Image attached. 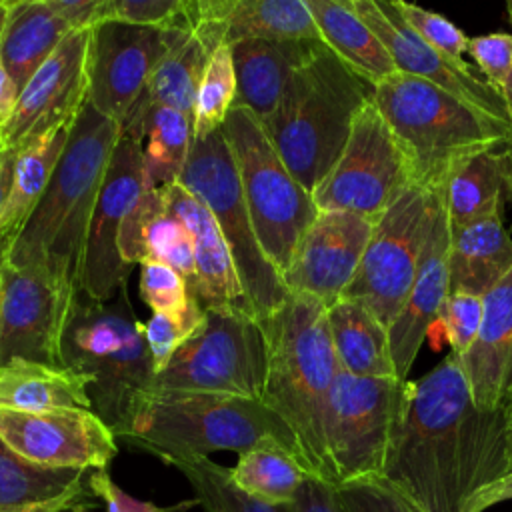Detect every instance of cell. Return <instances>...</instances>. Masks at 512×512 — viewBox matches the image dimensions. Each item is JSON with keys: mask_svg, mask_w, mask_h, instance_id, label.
<instances>
[{"mask_svg": "<svg viewBox=\"0 0 512 512\" xmlns=\"http://www.w3.org/2000/svg\"><path fill=\"white\" fill-rule=\"evenodd\" d=\"M506 410H480L460 358L448 352L418 380H406L382 480L418 512H470L506 474Z\"/></svg>", "mask_w": 512, "mask_h": 512, "instance_id": "6da1fadb", "label": "cell"}, {"mask_svg": "<svg viewBox=\"0 0 512 512\" xmlns=\"http://www.w3.org/2000/svg\"><path fill=\"white\" fill-rule=\"evenodd\" d=\"M120 134L122 128L86 100L46 192L0 262L40 270L82 294L88 230Z\"/></svg>", "mask_w": 512, "mask_h": 512, "instance_id": "7a4b0ae2", "label": "cell"}, {"mask_svg": "<svg viewBox=\"0 0 512 512\" xmlns=\"http://www.w3.org/2000/svg\"><path fill=\"white\" fill-rule=\"evenodd\" d=\"M262 328L268 340V372L260 400L290 428L306 472L332 484L326 410L340 366L328 308L316 298L290 292Z\"/></svg>", "mask_w": 512, "mask_h": 512, "instance_id": "3957f363", "label": "cell"}, {"mask_svg": "<svg viewBox=\"0 0 512 512\" xmlns=\"http://www.w3.org/2000/svg\"><path fill=\"white\" fill-rule=\"evenodd\" d=\"M112 432L166 464L218 450L242 454L262 444H278L302 464L290 428L262 400L148 390L134 398Z\"/></svg>", "mask_w": 512, "mask_h": 512, "instance_id": "277c9868", "label": "cell"}, {"mask_svg": "<svg viewBox=\"0 0 512 512\" xmlns=\"http://www.w3.org/2000/svg\"><path fill=\"white\" fill-rule=\"evenodd\" d=\"M408 168L410 184L436 192L474 156L512 142V124L402 72L372 88Z\"/></svg>", "mask_w": 512, "mask_h": 512, "instance_id": "5b68a950", "label": "cell"}, {"mask_svg": "<svg viewBox=\"0 0 512 512\" xmlns=\"http://www.w3.org/2000/svg\"><path fill=\"white\" fill-rule=\"evenodd\" d=\"M370 98L372 86L318 44L262 122L282 162L310 194L336 164L356 114Z\"/></svg>", "mask_w": 512, "mask_h": 512, "instance_id": "8992f818", "label": "cell"}, {"mask_svg": "<svg viewBox=\"0 0 512 512\" xmlns=\"http://www.w3.org/2000/svg\"><path fill=\"white\" fill-rule=\"evenodd\" d=\"M62 364L92 380V410L110 430L150 388L154 368L126 286L108 302L78 296L62 338Z\"/></svg>", "mask_w": 512, "mask_h": 512, "instance_id": "52a82bcc", "label": "cell"}, {"mask_svg": "<svg viewBox=\"0 0 512 512\" xmlns=\"http://www.w3.org/2000/svg\"><path fill=\"white\" fill-rule=\"evenodd\" d=\"M222 132L236 162L256 238L282 274L320 210L312 194L290 174L250 108L234 104Z\"/></svg>", "mask_w": 512, "mask_h": 512, "instance_id": "ba28073f", "label": "cell"}, {"mask_svg": "<svg viewBox=\"0 0 512 512\" xmlns=\"http://www.w3.org/2000/svg\"><path fill=\"white\" fill-rule=\"evenodd\" d=\"M266 372L262 322L244 308H204L200 328L178 346L148 390L260 400Z\"/></svg>", "mask_w": 512, "mask_h": 512, "instance_id": "9c48e42d", "label": "cell"}, {"mask_svg": "<svg viewBox=\"0 0 512 512\" xmlns=\"http://www.w3.org/2000/svg\"><path fill=\"white\" fill-rule=\"evenodd\" d=\"M178 182L214 216L230 248L246 302L254 316L264 322L284 304L290 292L256 238L236 162L222 128L192 140Z\"/></svg>", "mask_w": 512, "mask_h": 512, "instance_id": "30bf717a", "label": "cell"}, {"mask_svg": "<svg viewBox=\"0 0 512 512\" xmlns=\"http://www.w3.org/2000/svg\"><path fill=\"white\" fill-rule=\"evenodd\" d=\"M440 194L408 184L390 202L374 222L360 266L340 300L362 304L390 328L416 280Z\"/></svg>", "mask_w": 512, "mask_h": 512, "instance_id": "8fae6325", "label": "cell"}, {"mask_svg": "<svg viewBox=\"0 0 512 512\" xmlns=\"http://www.w3.org/2000/svg\"><path fill=\"white\" fill-rule=\"evenodd\" d=\"M404 382L338 370L326 410L332 484L380 478L402 408Z\"/></svg>", "mask_w": 512, "mask_h": 512, "instance_id": "7c38bea8", "label": "cell"}, {"mask_svg": "<svg viewBox=\"0 0 512 512\" xmlns=\"http://www.w3.org/2000/svg\"><path fill=\"white\" fill-rule=\"evenodd\" d=\"M408 184L402 152L370 98L356 114L342 154L312 198L318 210L350 212L376 222Z\"/></svg>", "mask_w": 512, "mask_h": 512, "instance_id": "4fadbf2b", "label": "cell"}, {"mask_svg": "<svg viewBox=\"0 0 512 512\" xmlns=\"http://www.w3.org/2000/svg\"><path fill=\"white\" fill-rule=\"evenodd\" d=\"M78 296L40 270L0 262V366H64L62 338Z\"/></svg>", "mask_w": 512, "mask_h": 512, "instance_id": "5bb4252c", "label": "cell"}, {"mask_svg": "<svg viewBox=\"0 0 512 512\" xmlns=\"http://www.w3.org/2000/svg\"><path fill=\"white\" fill-rule=\"evenodd\" d=\"M172 28L122 22H102L92 28L88 102L120 128L130 120L156 66L168 52Z\"/></svg>", "mask_w": 512, "mask_h": 512, "instance_id": "9a60e30c", "label": "cell"}, {"mask_svg": "<svg viewBox=\"0 0 512 512\" xmlns=\"http://www.w3.org/2000/svg\"><path fill=\"white\" fill-rule=\"evenodd\" d=\"M0 438L18 456L42 468L102 470L118 454L110 426L86 408H0Z\"/></svg>", "mask_w": 512, "mask_h": 512, "instance_id": "2e32d148", "label": "cell"}, {"mask_svg": "<svg viewBox=\"0 0 512 512\" xmlns=\"http://www.w3.org/2000/svg\"><path fill=\"white\" fill-rule=\"evenodd\" d=\"M142 192V152L136 140L122 132L100 186L84 250L80 290L82 296L92 302L112 300L128 282L132 266L124 264L118 250V240L122 222Z\"/></svg>", "mask_w": 512, "mask_h": 512, "instance_id": "e0dca14e", "label": "cell"}, {"mask_svg": "<svg viewBox=\"0 0 512 512\" xmlns=\"http://www.w3.org/2000/svg\"><path fill=\"white\" fill-rule=\"evenodd\" d=\"M90 34L92 28L70 32L20 90L12 120L0 134L4 150H18L76 120L88 100Z\"/></svg>", "mask_w": 512, "mask_h": 512, "instance_id": "ac0fdd59", "label": "cell"}, {"mask_svg": "<svg viewBox=\"0 0 512 512\" xmlns=\"http://www.w3.org/2000/svg\"><path fill=\"white\" fill-rule=\"evenodd\" d=\"M360 18L376 32L398 72L420 78L454 98L508 124L504 98L466 62H456L426 44L400 16L390 0H352Z\"/></svg>", "mask_w": 512, "mask_h": 512, "instance_id": "d6986e66", "label": "cell"}, {"mask_svg": "<svg viewBox=\"0 0 512 512\" xmlns=\"http://www.w3.org/2000/svg\"><path fill=\"white\" fill-rule=\"evenodd\" d=\"M372 228L368 218L320 210L282 272L288 292L316 298L326 308L338 302L360 266Z\"/></svg>", "mask_w": 512, "mask_h": 512, "instance_id": "ffe728a7", "label": "cell"}, {"mask_svg": "<svg viewBox=\"0 0 512 512\" xmlns=\"http://www.w3.org/2000/svg\"><path fill=\"white\" fill-rule=\"evenodd\" d=\"M448 248H450V224L444 208V196L440 194L432 226L424 244L418 274L412 290L388 328L390 354L396 378L408 380L410 368L420 352L422 342L428 336L430 326L436 322L448 294Z\"/></svg>", "mask_w": 512, "mask_h": 512, "instance_id": "44dd1931", "label": "cell"}, {"mask_svg": "<svg viewBox=\"0 0 512 512\" xmlns=\"http://www.w3.org/2000/svg\"><path fill=\"white\" fill-rule=\"evenodd\" d=\"M482 298L480 330L460 366L474 404L496 412L512 404V270Z\"/></svg>", "mask_w": 512, "mask_h": 512, "instance_id": "7402d4cb", "label": "cell"}, {"mask_svg": "<svg viewBox=\"0 0 512 512\" xmlns=\"http://www.w3.org/2000/svg\"><path fill=\"white\" fill-rule=\"evenodd\" d=\"M164 192L170 210L182 220L192 238L198 304L202 308H244L252 312L230 248L210 210L180 182L164 186Z\"/></svg>", "mask_w": 512, "mask_h": 512, "instance_id": "603a6c76", "label": "cell"}, {"mask_svg": "<svg viewBox=\"0 0 512 512\" xmlns=\"http://www.w3.org/2000/svg\"><path fill=\"white\" fill-rule=\"evenodd\" d=\"M118 250L124 264H144L148 260L174 268L196 298L194 248L188 228L170 210L164 188L144 190L122 222Z\"/></svg>", "mask_w": 512, "mask_h": 512, "instance_id": "cb8c5ba5", "label": "cell"}, {"mask_svg": "<svg viewBox=\"0 0 512 512\" xmlns=\"http://www.w3.org/2000/svg\"><path fill=\"white\" fill-rule=\"evenodd\" d=\"M316 40H240L230 44L236 70V102L264 122L282 100L294 72L314 54Z\"/></svg>", "mask_w": 512, "mask_h": 512, "instance_id": "d4e9b609", "label": "cell"}, {"mask_svg": "<svg viewBox=\"0 0 512 512\" xmlns=\"http://www.w3.org/2000/svg\"><path fill=\"white\" fill-rule=\"evenodd\" d=\"M322 44L372 88L394 76V60L376 32L354 10L352 0H306Z\"/></svg>", "mask_w": 512, "mask_h": 512, "instance_id": "484cf974", "label": "cell"}, {"mask_svg": "<svg viewBox=\"0 0 512 512\" xmlns=\"http://www.w3.org/2000/svg\"><path fill=\"white\" fill-rule=\"evenodd\" d=\"M202 16L224 24L226 44L240 40H320L306 0H196Z\"/></svg>", "mask_w": 512, "mask_h": 512, "instance_id": "4316f807", "label": "cell"}, {"mask_svg": "<svg viewBox=\"0 0 512 512\" xmlns=\"http://www.w3.org/2000/svg\"><path fill=\"white\" fill-rule=\"evenodd\" d=\"M122 132L140 146L144 190L164 188L180 180L194 140L190 116L168 106L138 104Z\"/></svg>", "mask_w": 512, "mask_h": 512, "instance_id": "83f0119b", "label": "cell"}, {"mask_svg": "<svg viewBox=\"0 0 512 512\" xmlns=\"http://www.w3.org/2000/svg\"><path fill=\"white\" fill-rule=\"evenodd\" d=\"M70 32L74 30L52 8L50 0L8 2L0 60L18 92Z\"/></svg>", "mask_w": 512, "mask_h": 512, "instance_id": "f1b7e54d", "label": "cell"}, {"mask_svg": "<svg viewBox=\"0 0 512 512\" xmlns=\"http://www.w3.org/2000/svg\"><path fill=\"white\" fill-rule=\"evenodd\" d=\"M512 270V236L502 216L484 218L450 230V292L484 296Z\"/></svg>", "mask_w": 512, "mask_h": 512, "instance_id": "f546056e", "label": "cell"}, {"mask_svg": "<svg viewBox=\"0 0 512 512\" xmlns=\"http://www.w3.org/2000/svg\"><path fill=\"white\" fill-rule=\"evenodd\" d=\"M92 380L72 368L30 360H12L0 366V408L12 410H92L88 396Z\"/></svg>", "mask_w": 512, "mask_h": 512, "instance_id": "4dcf8cb0", "label": "cell"}, {"mask_svg": "<svg viewBox=\"0 0 512 512\" xmlns=\"http://www.w3.org/2000/svg\"><path fill=\"white\" fill-rule=\"evenodd\" d=\"M72 124L52 128L16 150L12 184L0 216V258L6 254L38 200L46 192L56 164L66 148Z\"/></svg>", "mask_w": 512, "mask_h": 512, "instance_id": "1f68e13d", "label": "cell"}, {"mask_svg": "<svg viewBox=\"0 0 512 512\" xmlns=\"http://www.w3.org/2000/svg\"><path fill=\"white\" fill-rule=\"evenodd\" d=\"M328 328L340 370L362 378H396L388 328L368 308L338 300L328 306Z\"/></svg>", "mask_w": 512, "mask_h": 512, "instance_id": "d6a6232c", "label": "cell"}, {"mask_svg": "<svg viewBox=\"0 0 512 512\" xmlns=\"http://www.w3.org/2000/svg\"><path fill=\"white\" fill-rule=\"evenodd\" d=\"M442 196L450 230L502 216V208L508 202L506 146L482 152L460 166Z\"/></svg>", "mask_w": 512, "mask_h": 512, "instance_id": "836d02e7", "label": "cell"}, {"mask_svg": "<svg viewBox=\"0 0 512 512\" xmlns=\"http://www.w3.org/2000/svg\"><path fill=\"white\" fill-rule=\"evenodd\" d=\"M88 478L90 470L36 466L0 438V508L50 500H74L86 510L94 508L98 498Z\"/></svg>", "mask_w": 512, "mask_h": 512, "instance_id": "e575fe53", "label": "cell"}, {"mask_svg": "<svg viewBox=\"0 0 512 512\" xmlns=\"http://www.w3.org/2000/svg\"><path fill=\"white\" fill-rule=\"evenodd\" d=\"M310 474L282 446L262 444L238 454L230 478L244 494L274 506L292 504Z\"/></svg>", "mask_w": 512, "mask_h": 512, "instance_id": "d590c367", "label": "cell"}, {"mask_svg": "<svg viewBox=\"0 0 512 512\" xmlns=\"http://www.w3.org/2000/svg\"><path fill=\"white\" fill-rule=\"evenodd\" d=\"M168 464L188 480L194 500L204 512H296L292 504L274 506L244 494L232 482L230 468L216 464L208 456L172 460Z\"/></svg>", "mask_w": 512, "mask_h": 512, "instance_id": "8d00e7d4", "label": "cell"}, {"mask_svg": "<svg viewBox=\"0 0 512 512\" xmlns=\"http://www.w3.org/2000/svg\"><path fill=\"white\" fill-rule=\"evenodd\" d=\"M236 70L230 44L218 46L202 72L200 84L194 96L192 128L194 138H204L220 130L236 102Z\"/></svg>", "mask_w": 512, "mask_h": 512, "instance_id": "74e56055", "label": "cell"}, {"mask_svg": "<svg viewBox=\"0 0 512 512\" xmlns=\"http://www.w3.org/2000/svg\"><path fill=\"white\" fill-rule=\"evenodd\" d=\"M140 298L152 310L172 316L190 338L204 320V308L192 296L186 280L168 264H140Z\"/></svg>", "mask_w": 512, "mask_h": 512, "instance_id": "f35d334b", "label": "cell"}, {"mask_svg": "<svg viewBox=\"0 0 512 512\" xmlns=\"http://www.w3.org/2000/svg\"><path fill=\"white\" fill-rule=\"evenodd\" d=\"M188 18V0H100L94 26L122 22L132 26L172 28Z\"/></svg>", "mask_w": 512, "mask_h": 512, "instance_id": "ab89813d", "label": "cell"}, {"mask_svg": "<svg viewBox=\"0 0 512 512\" xmlns=\"http://www.w3.org/2000/svg\"><path fill=\"white\" fill-rule=\"evenodd\" d=\"M396 10L400 12L402 20L432 48L440 50L448 58L456 62H464V54L468 52V36L464 30H460L454 22H450L446 16L426 10L418 4L394 0Z\"/></svg>", "mask_w": 512, "mask_h": 512, "instance_id": "60d3db41", "label": "cell"}, {"mask_svg": "<svg viewBox=\"0 0 512 512\" xmlns=\"http://www.w3.org/2000/svg\"><path fill=\"white\" fill-rule=\"evenodd\" d=\"M484 316V298L468 292H450L436 322L444 328L450 352L462 358L476 340Z\"/></svg>", "mask_w": 512, "mask_h": 512, "instance_id": "b9f144b4", "label": "cell"}, {"mask_svg": "<svg viewBox=\"0 0 512 512\" xmlns=\"http://www.w3.org/2000/svg\"><path fill=\"white\" fill-rule=\"evenodd\" d=\"M482 78L502 96L512 74V34L492 32L468 38V52Z\"/></svg>", "mask_w": 512, "mask_h": 512, "instance_id": "7bdbcfd3", "label": "cell"}, {"mask_svg": "<svg viewBox=\"0 0 512 512\" xmlns=\"http://www.w3.org/2000/svg\"><path fill=\"white\" fill-rule=\"evenodd\" d=\"M336 488L346 512H418L382 478L348 482Z\"/></svg>", "mask_w": 512, "mask_h": 512, "instance_id": "ee69618b", "label": "cell"}, {"mask_svg": "<svg viewBox=\"0 0 512 512\" xmlns=\"http://www.w3.org/2000/svg\"><path fill=\"white\" fill-rule=\"evenodd\" d=\"M142 328H144V340H146L154 376H156L168 366L174 352L184 340H188V336L182 332L180 324L172 316L160 314V312H152L150 318L142 322Z\"/></svg>", "mask_w": 512, "mask_h": 512, "instance_id": "f6af8a7d", "label": "cell"}, {"mask_svg": "<svg viewBox=\"0 0 512 512\" xmlns=\"http://www.w3.org/2000/svg\"><path fill=\"white\" fill-rule=\"evenodd\" d=\"M90 490L104 504L106 512H168L166 508L156 506L154 502L138 500L126 494L108 474V468L90 470Z\"/></svg>", "mask_w": 512, "mask_h": 512, "instance_id": "bcb514c9", "label": "cell"}, {"mask_svg": "<svg viewBox=\"0 0 512 512\" xmlns=\"http://www.w3.org/2000/svg\"><path fill=\"white\" fill-rule=\"evenodd\" d=\"M296 512H346L338 488L316 476H308L292 502Z\"/></svg>", "mask_w": 512, "mask_h": 512, "instance_id": "7dc6e473", "label": "cell"}, {"mask_svg": "<svg viewBox=\"0 0 512 512\" xmlns=\"http://www.w3.org/2000/svg\"><path fill=\"white\" fill-rule=\"evenodd\" d=\"M506 418H508V464H506V474L502 476L500 482H496L490 490H486L470 508V512H484L486 508L500 504L504 500H512V404L506 408Z\"/></svg>", "mask_w": 512, "mask_h": 512, "instance_id": "c3c4849f", "label": "cell"}, {"mask_svg": "<svg viewBox=\"0 0 512 512\" xmlns=\"http://www.w3.org/2000/svg\"><path fill=\"white\" fill-rule=\"evenodd\" d=\"M100 0H50L52 8L68 22L72 30L94 28V16Z\"/></svg>", "mask_w": 512, "mask_h": 512, "instance_id": "681fc988", "label": "cell"}, {"mask_svg": "<svg viewBox=\"0 0 512 512\" xmlns=\"http://www.w3.org/2000/svg\"><path fill=\"white\" fill-rule=\"evenodd\" d=\"M18 94L20 92H18L12 76L8 74V70L4 68V64L0 60V134L12 120V114L16 110V102H18Z\"/></svg>", "mask_w": 512, "mask_h": 512, "instance_id": "f907efd6", "label": "cell"}, {"mask_svg": "<svg viewBox=\"0 0 512 512\" xmlns=\"http://www.w3.org/2000/svg\"><path fill=\"white\" fill-rule=\"evenodd\" d=\"M0 512H86V508L74 500H50V502L8 506V508H0Z\"/></svg>", "mask_w": 512, "mask_h": 512, "instance_id": "816d5d0a", "label": "cell"}, {"mask_svg": "<svg viewBox=\"0 0 512 512\" xmlns=\"http://www.w3.org/2000/svg\"><path fill=\"white\" fill-rule=\"evenodd\" d=\"M14 160H16V150H4L0 156V216H2L8 192H10Z\"/></svg>", "mask_w": 512, "mask_h": 512, "instance_id": "f5cc1de1", "label": "cell"}, {"mask_svg": "<svg viewBox=\"0 0 512 512\" xmlns=\"http://www.w3.org/2000/svg\"><path fill=\"white\" fill-rule=\"evenodd\" d=\"M506 168H508V202H512V142L506 146Z\"/></svg>", "mask_w": 512, "mask_h": 512, "instance_id": "db71d44e", "label": "cell"}, {"mask_svg": "<svg viewBox=\"0 0 512 512\" xmlns=\"http://www.w3.org/2000/svg\"><path fill=\"white\" fill-rule=\"evenodd\" d=\"M502 98H504V104H506V110H508V116H510V122H512V74H510V78L504 86Z\"/></svg>", "mask_w": 512, "mask_h": 512, "instance_id": "11a10c76", "label": "cell"}, {"mask_svg": "<svg viewBox=\"0 0 512 512\" xmlns=\"http://www.w3.org/2000/svg\"><path fill=\"white\" fill-rule=\"evenodd\" d=\"M6 12H8V2H0V36H2V30H4Z\"/></svg>", "mask_w": 512, "mask_h": 512, "instance_id": "9f6ffc18", "label": "cell"}, {"mask_svg": "<svg viewBox=\"0 0 512 512\" xmlns=\"http://www.w3.org/2000/svg\"><path fill=\"white\" fill-rule=\"evenodd\" d=\"M506 16H508V22H510V26H512V0L506 2Z\"/></svg>", "mask_w": 512, "mask_h": 512, "instance_id": "6f0895ef", "label": "cell"}, {"mask_svg": "<svg viewBox=\"0 0 512 512\" xmlns=\"http://www.w3.org/2000/svg\"><path fill=\"white\" fill-rule=\"evenodd\" d=\"M4 152V146H2V140H0V154Z\"/></svg>", "mask_w": 512, "mask_h": 512, "instance_id": "680465c9", "label": "cell"}, {"mask_svg": "<svg viewBox=\"0 0 512 512\" xmlns=\"http://www.w3.org/2000/svg\"><path fill=\"white\" fill-rule=\"evenodd\" d=\"M0 156H2V154H0Z\"/></svg>", "mask_w": 512, "mask_h": 512, "instance_id": "91938a15", "label": "cell"}]
</instances>
